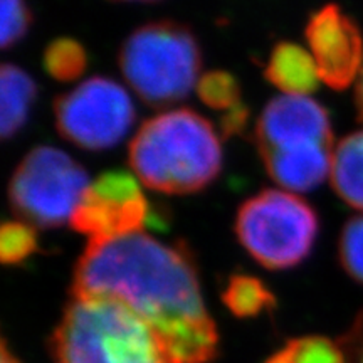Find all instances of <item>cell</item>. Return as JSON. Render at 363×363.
Instances as JSON below:
<instances>
[{
	"instance_id": "277c9868",
	"label": "cell",
	"mask_w": 363,
	"mask_h": 363,
	"mask_svg": "<svg viewBox=\"0 0 363 363\" xmlns=\"http://www.w3.org/2000/svg\"><path fill=\"white\" fill-rule=\"evenodd\" d=\"M121 74L150 106H170L197 88L202 54L189 27L174 21L148 22L133 30L118 54Z\"/></svg>"
},
{
	"instance_id": "484cf974",
	"label": "cell",
	"mask_w": 363,
	"mask_h": 363,
	"mask_svg": "<svg viewBox=\"0 0 363 363\" xmlns=\"http://www.w3.org/2000/svg\"><path fill=\"white\" fill-rule=\"evenodd\" d=\"M0 363H21L12 355L11 350H9L7 343H2V358H0Z\"/></svg>"
},
{
	"instance_id": "7a4b0ae2",
	"label": "cell",
	"mask_w": 363,
	"mask_h": 363,
	"mask_svg": "<svg viewBox=\"0 0 363 363\" xmlns=\"http://www.w3.org/2000/svg\"><path fill=\"white\" fill-rule=\"evenodd\" d=\"M128 162L136 179L155 192H201L220 174V138L197 111H163L136 131L130 142Z\"/></svg>"
},
{
	"instance_id": "603a6c76",
	"label": "cell",
	"mask_w": 363,
	"mask_h": 363,
	"mask_svg": "<svg viewBox=\"0 0 363 363\" xmlns=\"http://www.w3.org/2000/svg\"><path fill=\"white\" fill-rule=\"evenodd\" d=\"M249 121V108L246 104H238V106L233 108V110L222 113L219 126L220 133L224 136H235L240 135L244 130H246Z\"/></svg>"
},
{
	"instance_id": "5bb4252c",
	"label": "cell",
	"mask_w": 363,
	"mask_h": 363,
	"mask_svg": "<svg viewBox=\"0 0 363 363\" xmlns=\"http://www.w3.org/2000/svg\"><path fill=\"white\" fill-rule=\"evenodd\" d=\"M330 179L345 203L363 211V130L347 135L335 147Z\"/></svg>"
},
{
	"instance_id": "44dd1931",
	"label": "cell",
	"mask_w": 363,
	"mask_h": 363,
	"mask_svg": "<svg viewBox=\"0 0 363 363\" xmlns=\"http://www.w3.org/2000/svg\"><path fill=\"white\" fill-rule=\"evenodd\" d=\"M2 7V40L4 48H12L24 39L30 27V11L26 0H0Z\"/></svg>"
},
{
	"instance_id": "9c48e42d",
	"label": "cell",
	"mask_w": 363,
	"mask_h": 363,
	"mask_svg": "<svg viewBox=\"0 0 363 363\" xmlns=\"http://www.w3.org/2000/svg\"><path fill=\"white\" fill-rule=\"evenodd\" d=\"M254 138L259 155L333 148L328 111L310 96L283 94L271 99L257 118Z\"/></svg>"
},
{
	"instance_id": "ba28073f",
	"label": "cell",
	"mask_w": 363,
	"mask_h": 363,
	"mask_svg": "<svg viewBox=\"0 0 363 363\" xmlns=\"http://www.w3.org/2000/svg\"><path fill=\"white\" fill-rule=\"evenodd\" d=\"M147 219L148 202L138 179L128 172L110 170L91 182L69 224L98 244L142 233Z\"/></svg>"
},
{
	"instance_id": "5b68a950",
	"label": "cell",
	"mask_w": 363,
	"mask_h": 363,
	"mask_svg": "<svg viewBox=\"0 0 363 363\" xmlns=\"http://www.w3.org/2000/svg\"><path fill=\"white\" fill-rule=\"evenodd\" d=\"M234 229L239 242L261 266L289 269L311 252L318 217L298 195L267 189L239 207Z\"/></svg>"
},
{
	"instance_id": "d4e9b609",
	"label": "cell",
	"mask_w": 363,
	"mask_h": 363,
	"mask_svg": "<svg viewBox=\"0 0 363 363\" xmlns=\"http://www.w3.org/2000/svg\"><path fill=\"white\" fill-rule=\"evenodd\" d=\"M264 363H293V357H291V352H289L288 345H286L283 350L276 352L274 355L267 358Z\"/></svg>"
},
{
	"instance_id": "30bf717a",
	"label": "cell",
	"mask_w": 363,
	"mask_h": 363,
	"mask_svg": "<svg viewBox=\"0 0 363 363\" xmlns=\"http://www.w3.org/2000/svg\"><path fill=\"white\" fill-rule=\"evenodd\" d=\"M318 74L333 89H347L363 67V38L352 17L335 4L313 13L305 30Z\"/></svg>"
},
{
	"instance_id": "7402d4cb",
	"label": "cell",
	"mask_w": 363,
	"mask_h": 363,
	"mask_svg": "<svg viewBox=\"0 0 363 363\" xmlns=\"http://www.w3.org/2000/svg\"><path fill=\"white\" fill-rule=\"evenodd\" d=\"M347 363H363V311L357 315L348 331L338 340Z\"/></svg>"
},
{
	"instance_id": "8fae6325",
	"label": "cell",
	"mask_w": 363,
	"mask_h": 363,
	"mask_svg": "<svg viewBox=\"0 0 363 363\" xmlns=\"http://www.w3.org/2000/svg\"><path fill=\"white\" fill-rule=\"evenodd\" d=\"M333 152L335 148H308L266 153L261 158L276 184L291 192H308L330 175Z\"/></svg>"
},
{
	"instance_id": "7c38bea8",
	"label": "cell",
	"mask_w": 363,
	"mask_h": 363,
	"mask_svg": "<svg viewBox=\"0 0 363 363\" xmlns=\"http://www.w3.org/2000/svg\"><path fill=\"white\" fill-rule=\"evenodd\" d=\"M264 76L272 86L291 96H308L321 81L311 52L288 40L272 48Z\"/></svg>"
},
{
	"instance_id": "4fadbf2b",
	"label": "cell",
	"mask_w": 363,
	"mask_h": 363,
	"mask_svg": "<svg viewBox=\"0 0 363 363\" xmlns=\"http://www.w3.org/2000/svg\"><path fill=\"white\" fill-rule=\"evenodd\" d=\"M38 86L16 65H4L0 71V133L12 138L24 128L33 111Z\"/></svg>"
},
{
	"instance_id": "52a82bcc",
	"label": "cell",
	"mask_w": 363,
	"mask_h": 363,
	"mask_svg": "<svg viewBox=\"0 0 363 363\" xmlns=\"http://www.w3.org/2000/svg\"><path fill=\"white\" fill-rule=\"evenodd\" d=\"M136 111L128 91L103 76L86 79L54 101L59 135L91 152L108 150L125 138Z\"/></svg>"
},
{
	"instance_id": "2e32d148",
	"label": "cell",
	"mask_w": 363,
	"mask_h": 363,
	"mask_svg": "<svg viewBox=\"0 0 363 363\" xmlns=\"http://www.w3.org/2000/svg\"><path fill=\"white\" fill-rule=\"evenodd\" d=\"M44 69L61 83L79 79L88 67V54L83 44L69 38L52 40L43 54Z\"/></svg>"
},
{
	"instance_id": "8992f818",
	"label": "cell",
	"mask_w": 363,
	"mask_h": 363,
	"mask_svg": "<svg viewBox=\"0 0 363 363\" xmlns=\"http://www.w3.org/2000/svg\"><path fill=\"white\" fill-rule=\"evenodd\" d=\"M89 187V177L74 158L54 147L30 150L9 182V202L19 219L54 229L71 220Z\"/></svg>"
},
{
	"instance_id": "d6986e66",
	"label": "cell",
	"mask_w": 363,
	"mask_h": 363,
	"mask_svg": "<svg viewBox=\"0 0 363 363\" xmlns=\"http://www.w3.org/2000/svg\"><path fill=\"white\" fill-rule=\"evenodd\" d=\"M338 259L347 274L363 284V216L343 225L338 239Z\"/></svg>"
},
{
	"instance_id": "9a60e30c",
	"label": "cell",
	"mask_w": 363,
	"mask_h": 363,
	"mask_svg": "<svg viewBox=\"0 0 363 363\" xmlns=\"http://www.w3.org/2000/svg\"><path fill=\"white\" fill-rule=\"evenodd\" d=\"M222 301L238 318H254L276 305L274 294L261 279L249 274H233L227 281Z\"/></svg>"
},
{
	"instance_id": "3957f363",
	"label": "cell",
	"mask_w": 363,
	"mask_h": 363,
	"mask_svg": "<svg viewBox=\"0 0 363 363\" xmlns=\"http://www.w3.org/2000/svg\"><path fill=\"white\" fill-rule=\"evenodd\" d=\"M54 363H170L155 331L123 303L71 296L51 337Z\"/></svg>"
},
{
	"instance_id": "ac0fdd59",
	"label": "cell",
	"mask_w": 363,
	"mask_h": 363,
	"mask_svg": "<svg viewBox=\"0 0 363 363\" xmlns=\"http://www.w3.org/2000/svg\"><path fill=\"white\" fill-rule=\"evenodd\" d=\"M38 251V234L24 220L6 222L0 229V259L4 264L16 266Z\"/></svg>"
},
{
	"instance_id": "4316f807",
	"label": "cell",
	"mask_w": 363,
	"mask_h": 363,
	"mask_svg": "<svg viewBox=\"0 0 363 363\" xmlns=\"http://www.w3.org/2000/svg\"><path fill=\"white\" fill-rule=\"evenodd\" d=\"M116 2H157V0H116Z\"/></svg>"
},
{
	"instance_id": "ffe728a7",
	"label": "cell",
	"mask_w": 363,
	"mask_h": 363,
	"mask_svg": "<svg viewBox=\"0 0 363 363\" xmlns=\"http://www.w3.org/2000/svg\"><path fill=\"white\" fill-rule=\"evenodd\" d=\"M293 363H347L338 342L326 337H303L288 343Z\"/></svg>"
},
{
	"instance_id": "6da1fadb",
	"label": "cell",
	"mask_w": 363,
	"mask_h": 363,
	"mask_svg": "<svg viewBox=\"0 0 363 363\" xmlns=\"http://www.w3.org/2000/svg\"><path fill=\"white\" fill-rule=\"evenodd\" d=\"M71 294L123 303L152 326L170 363H211L217 357L219 335L184 242L165 244L143 233L89 242L76 262Z\"/></svg>"
},
{
	"instance_id": "cb8c5ba5",
	"label": "cell",
	"mask_w": 363,
	"mask_h": 363,
	"mask_svg": "<svg viewBox=\"0 0 363 363\" xmlns=\"http://www.w3.org/2000/svg\"><path fill=\"white\" fill-rule=\"evenodd\" d=\"M358 83H357V89H355V103H357V111L360 120L363 121V67L360 76H358Z\"/></svg>"
},
{
	"instance_id": "e0dca14e",
	"label": "cell",
	"mask_w": 363,
	"mask_h": 363,
	"mask_svg": "<svg viewBox=\"0 0 363 363\" xmlns=\"http://www.w3.org/2000/svg\"><path fill=\"white\" fill-rule=\"evenodd\" d=\"M197 94L206 106L222 113L242 103L238 79L227 71H208L201 76L197 83Z\"/></svg>"
}]
</instances>
